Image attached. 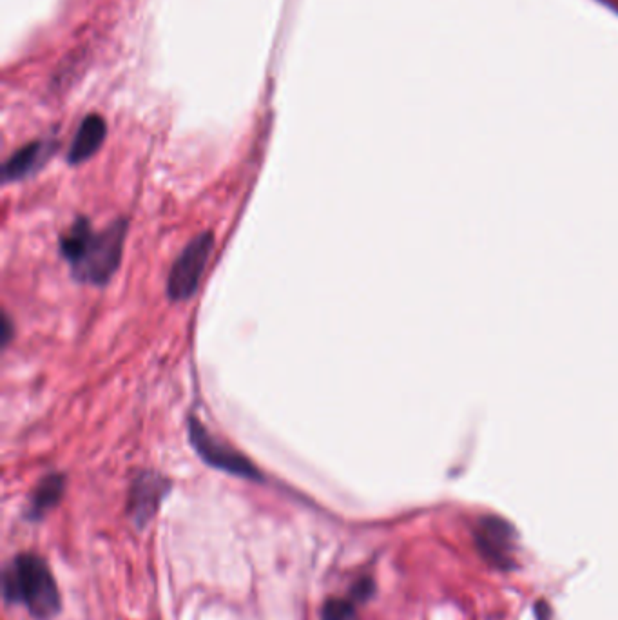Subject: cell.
I'll use <instances>...</instances> for the list:
<instances>
[{
  "label": "cell",
  "instance_id": "obj_1",
  "mask_svg": "<svg viewBox=\"0 0 618 620\" xmlns=\"http://www.w3.org/2000/svg\"><path fill=\"white\" fill-rule=\"evenodd\" d=\"M126 234V220H116L102 233H95L87 218H78L60 240V251L73 278L80 283L106 285L122 260Z\"/></svg>",
  "mask_w": 618,
  "mask_h": 620
},
{
  "label": "cell",
  "instance_id": "obj_2",
  "mask_svg": "<svg viewBox=\"0 0 618 620\" xmlns=\"http://www.w3.org/2000/svg\"><path fill=\"white\" fill-rule=\"evenodd\" d=\"M2 593L11 604H22L39 620L57 617L62 601L57 581L44 559L35 553H20L6 566Z\"/></svg>",
  "mask_w": 618,
  "mask_h": 620
},
{
  "label": "cell",
  "instance_id": "obj_3",
  "mask_svg": "<svg viewBox=\"0 0 618 620\" xmlns=\"http://www.w3.org/2000/svg\"><path fill=\"white\" fill-rule=\"evenodd\" d=\"M213 247L214 238L211 233L198 234L193 242L187 243V247L173 263L167 278V294L171 300L184 301L193 296L200 285Z\"/></svg>",
  "mask_w": 618,
  "mask_h": 620
},
{
  "label": "cell",
  "instance_id": "obj_4",
  "mask_svg": "<svg viewBox=\"0 0 618 620\" xmlns=\"http://www.w3.org/2000/svg\"><path fill=\"white\" fill-rule=\"evenodd\" d=\"M189 437H191V445L196 450V454L202 457L203 463L213 466L216 470L227 472V474L249 479V481L263 479L260 470L252 465L247 457L236 452L231 446L225 445L220 439H216L196 417L189 421Z\"/></svg>",
  "mask_w": 618,
  "mask_h": 620
},
{
  "label": "cell",
  "instance_id": "obj_5",
  "mask_svg": "<svg viewBox=\"0 0 618 620\" xmlns=\"http://www.w3.org/2000/svg\"><path fill=\"white\" fill-rule=\"evenodd\" d=\"M171 483L164 475L156 472H142L136 475L131 490H129V503L127 512L138 526H145L155 517L165 495L169 494Z\"/></svg>",
  "mask_w": 618,
  "mask_h": 620
},
{
  "label": "cell",
  "instance_id": "obj_6",
  "mask_svg": "<svg viewBox=\"0 0 618 620\" xmlns=\"http://www.w3.org/2000/svg\"><path fill=\"white\" fill-rule=\"evenodd\" d=\"M106 120L98 115H89L78 127L75 140L69 149V164L78 165L97 153L106 140Z\"/></svg>",
  "mask_w": 618,
  "mask_h": 620
},
{
  "label": "cell",
  "instance_id": "obj_7",
  "mask_svg": "<svg viewBox=\"0 0 618 620\" xmlns=\"http://www.w3.org/2000/svg\"><path fill=\"white\" fill-rule=\"evenodd\" d=\"M51 155V146L46 142H31L22 147L17 153L11 155L10 160L4 164L2 178L4 182H17L26 176L33 175L40 165L48 160Z\"/></svg>",
  "mask_w": 618,
  "mask_h": 620
},
{
  "label": "cell",
  "instance_id": "obj_8",
  "mask_svg": "<svg viewBox=\"0 0 618 620\" xmlns=\"http://www.w3.org/2000/svg\"><path fill=\"white\" fill-rule=\"evenodd\" d=\"M510 535V528L504 521L484 519L481 530L477 532V544L490 561L506 562Z\"/></svg>",
  "mask_w": 618,
  "mask_h": 620
},
{
  "label": "cell",
  "instance_id": "obj_9",
  "mask_svg": "<svg viewBox=\"0 0 618 620\" xmlns=\"http://www.w3.org/2000/svg\"><path fill=\"white\" fill-rule=\"evenodd\" d=\"M66 490V477L62 474H51L40 481L39 486L31 495L29 503V517L31 519H42L53 510Z\"/></svg>",
  "mask_w": 618,
  "mask_h": 620
},
{
  "label": "cell",
  "instance_id": "obj_10",
  "mask_svg": "<svg viewBox=\"0 0 618 620\" xmlns=\"http://www.w3.org/2000/svg\"><path fill=\"white\" fill-rule=\"evenodd\" d=\"M356 599L348 597H332L323 604L321 620H356Z\"/></svg>",
  "mask_w": 618,
  "mask_h": 620
}]
</instances>
